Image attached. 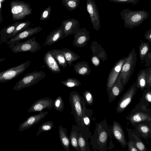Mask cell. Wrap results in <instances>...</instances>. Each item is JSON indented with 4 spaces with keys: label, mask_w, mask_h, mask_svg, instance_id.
Listing matches in <instances>:
<instances>
[{
    "label": "cell",
    "mask_w": 151,
    "mask_h": 151,
    "mask_svg": "<svg viewBox=\"0 0 151 151\" xmlns=\"http://www.w3.org/2000/svg\"><path fill=\"white\" fill-rule=\"evenodd\" d=\"M125 28L130 29L138 26L149 17V13L144 10L133 11L123 9L119 13Z\"/></svg>",
    "instance_id": "cell-1"
},
{
    "label": "cell",
    "mask_w": 151,
    "mask_h": 151,
    "mask_svg": "<svg viewBox=\"0 0 151 151\" xmlns=\"http://www.w3.org/2000/svg\"><path fill=\"white\" fill-rule=\"evenodd\" d=\"M69 101L72 109L71 113L73 116L77 125L80 126L86 109L85 101L78 92L75 91L70 93Z\"/></svg>",
    "instance_id": "cell-2"
},
{
    "label": "cell",
    "mask_w": 151,
    "mask_h": 151,
    "mask_svg": "<svg viewBox=\"0 0 151 151\" xmlns=\"http://www.w3.org/2000/svg\"><path fill=\"white\" fill-rule=\"evenodd\" d=\"M137 55L134 47L126 57L122 65L119 76L121 77L124 86L128 83L133 73L136 64Z\"/></svg>",
    "instance_id": "cell-3"
},
{
    "label": "cell",
    "mask_w": 151,
    "mask_h": 151,
    "mask_svg": "<svg viewBox=\"0 0 151 151\" xmlns=\"http://www.w3.org/2000/svg\"><path fill=\"white\" fill-rule=\"evenodd\" d=\"M43 71H34L26 74L15 84L13 89L18 91L35 85L46 77Z\"/></svg>",
    "instance_id": "cell-4"
},
{
    "label": "cell",
    "mask_w": 151,
    "mask_h": 151,
    "mask_svg": "<svg viewBox=\"0 0 151 151\" xmlns=\"http://www.w3.org/2000/svg\"><path fill=\"white\" fill-rule=\"evenodd\" d=\"M12 18L14 21L23 19L32 13V9L28 3L23 1H12L10 2Z\"/></svg>",
    "instance_id": "cell-5"
},
{
    "label": "cell",
    "mask_w": 151,
    "mask_h": 151,
    "mask_svg": "<svg viewBox=\"0 0 151 151\" xmlns=\"http://www.w3.org/2000/svg\"><path fill=\"white\" fill-rule=\"evenodd\" d=\"M8 45V47L10 48L14 53L27 52L35 53L42 48L40 44L36 40L35 36L25 42L19 41Z\"/></svg>",
    "instance_id": "cell-6"
},
{
    "label": "cell",
    "mask_w": 151,
    "mask_h": 151,
    "mask_svg": "<svg viewBox=\"0 0 151 151\" xmlns=\"http://www.w3.org/2000/svg\"><path fill=\"white\" fill-rule=\"evenodd\" d=\"M30 64L31 61L29 60L0 72V83H4L17 77L27 69Z\"/></svg>",
    "instance_id": "cell-7"
},
{
    "label": "cell",
    "mask_w": 151,
    "mask_h": 151,
    "mask_svg": "<svg viewBox=\"0 0 151 151\" xmlns=\"http://www.w3.org/2000/svg\"><path fill=\"white\" fill-rule=\"evenodd\" d=\"M126 58V57H124L117 60L115 63L109 74L106 82V91L108 96H109L111 88L119 74L122 67Z\"/></svg>",
    "instance_id": "cell-8"
},
{
    "label": "cell",
    "mask_w": 151,
    "mask_h": 151,
    "mask_svg": "<svg viewBox=\"0 0 151 151\" xmlns=\"http://www.w3.org/2000/svg\"><path fill=\"white\" fill-rule=\"evenodd\" d=\"M86 6L94 29L99 31L100 27V17L95 2L94 0H87Z\"/></svg>",
    "instance_id": "cell-9"
},
{
    "label": "cell",
    "mask_w": 151,
    "mask_h": 151,
    "mask_svg": "<svg viewBox=\"0 0 151 151\" xmlns=\"http://www.w3.org/2000/svg\"><path fill=\"white\" fill-rule=\"evenodd\" d=\"M137 91L135 82H134L119 101L116 109L117 113H120L124 111L131 101Z\"/></svg>",
    "instance_id": "cell-10"
},
{
    "label": "cell",
    "mask_w": 151,
    "mask_h": 151,
    "mask_svg": "<svg viewBox=\"0 0 151 151\" xmlns=\"http://www.w3.org/2000/svg\"><path fill=\"white\" fill-rule=\"evenodd\" d=\"M53 103L54 100L48 97L39 99L32 104L28 112H40L45 109L50 110L53 106Z\"/></svg>",
    "instance_id": "cell-11"
},
{
    "label": "cell",
    "mask_w": 151,
    "mask_h": 151,
    "mask_svg": "<svg viewBox=\"0 0 151 151\" xmlns=\"http://www.w3.org/2000/svg\"><path fill=\"white\" fill-rule=\"evenodd\" d=\"M90 32L86 28L79 29L74 34L73 45L81 48L86 46L90 39Z\"/></svg>",
    "instance_id": "cell-12"
},
{
    "label": "cell",
    "mask_w": 151,
    "mask_h": 151,
    "mask_svg": "<svg viewBox=\"0 0 151 151\" xmlns=\"http://www.w3.org/2000/svg\"><path fill=\"white\" fill-rule=\"evenodd\" d=\"M42 29L40 26L34 27H29L12 38L5 43L8 45L14 44L21 40L29 38Z\"/></svg>",
    "instance_id": "cell-13"
},
{
    "label": "cell",
    "mask_w": 151,
    "mask_h": 151,
    "mask_svg": "<svg viewBox=\"0 0 151 151\" xmlns=\"http://www.w3.org/2000/svg\"><path fill=\"white\" fill-rule=\"evenodd\" d=\"M48 111L40 112L39 113L29 116L25 120L20 124L19 130L20 131H22L27 129L37 124L44 118L47 114Z\"/></svg>",
    "instance_id": "cell-14"
},
{
    "label": "cell",
    "mask_w": 151,
    "mask_h": 151,
    "mask_svg": "<svg viewBox=\"0 0 151 151\" xmlns=\"http://www.w3.org/2000/svg\"><path fill=\"white\" fill-rule=\"evenodd\" d=\"M78 127L79 131L78 142L80 151H89L90 150L88 140L91 137V132L88 129L81 126Z\"/></svg>",
    "instance_id": "cell-15"
},
{
    "label": "cell",
    "mask_w": 151,
    "mask_h": 151,
    "mask_svg": "<svg viewBox=\"0 0 151 151\" xmlns=\"http://www.w3.org/2000/svg\"><path fill=\"white\" fill-rule=\"evenodd\" d=\"M61 25L65 37L74 34L80 28L79 21L75 18L64 20L62 21Z\"/></svg>",
    "instance_id": "cell-16"
},
{
    "label": "cell",
    "mask_w": 151,
    "mask_h": 151,
    "mask_svg": "<svg viewBox=\"0 0 151 151\" xmlns=\"http://www.w3.org/2000/svg\"><path fill=\"white\" fill-rule=\"evenodd\" d=\"M64 37L63 26H61L56 29L50 32L45 39L43 45H51Z\"/></svg>",
    "instance_id": "cell-17"
},
{
    "label": "cell",
    "mask_w": 151,
    "mask_h": 151,
    "mask_svg": "<svg viewBox=\"0 0 151 151\" xmlns=\"http://www.w3.org/2000/svg\"><path fill=\"white\" fill-rule=\"evenodd\" d=\"M107 127H106V128ZM106 127H104L101 123L98 124L96 128L97 135V146H100L99 149H103L105 145L106 144L108 138V132L106 130Z\"/></svg>",
    "instance_id": "cell-18"
},
{
    "label": "cell",
    "mask_w": 151,
    "mask_h": 151,
    "mask_svg": "<svg viewBox=\"0 0 151 151\" xmlns=\"http://www.w3.org/2000/svg\"><path fill=\"white\" fill-rule=\"evenodd\" d=\"M112 132L114 137L124 148L127 145L125 134L121 126L118 122L114 121L112 128Z\"/></svg>",
    "instance_id": "cell-19"
},
{
    "label": "cell",
    "mask_w": 151,
    "mask_h": 151,
    "mask_svg": "<svg viewBox=\"0 0 151 151\" xmlns=\"http://www.w3.org/2000/svg\"><path fill=\"white\" fill-rule=\"evenodd\" d=\"M43 61L47 68L52 73H59L60 72L61 69L49 50L44 54Z\"/></svg>",
    "instance_id": "cell-20"
},
{
    "label": "cell",
    "mask_w": 151,
    "mask_h": 151,
    "mask_svg": "<svg viewBox=\"0 0 151 151\" xmlns=\"http://www.w3.org/2000/svg\"><path fill=\"white\" fill-rule=\"evenodd\" d=\"M90 49L91 50L93 55L97 57L103 62L107 60V55L106 51L96 41H93L92 42Z\"/></svg>",
    "instance_id": "cell-21"
},
{
    "label": "cell",
    "mask_w": 151,
    "mask_h": 151,
    "mask_svg": "<svg viewBox=\"0 0 151 151\" xmlns=\"http://www.w3.org/2000/svg\"><path fill=\"white\" fill-rule=\"evenodd\" d=\"M124 87L121 78L119 76L111 88L110 94L109 96V100L110 103L121 94L124 89Z\"/></svg>",
    "instance_id": "cell-22"
},
{
    "label": "cell",
    "mask_w": 151,
    "mask_h": 151,
    "mask_svg": "<svg viewBox=\"0 0 151 151\" xmlns=\"http://www.w3.org/2000/svg\"><path fill=\"white\" fill-rule=\"evenodd\" d=\"M58 132L62 146L66 151H69L70 141L68 135L67 129L60 125L59 127Z\"/></svg>",
    "instance_id": "cell-23"
},
{
    "label": "cell",
    "mask_w": 151,
    "mask_h": 151,
    "mask_svg": "<svg viewBox=\"0 0 151 151\" xmlns=\"http://www.w3.org/2000/svg\"><path fill=\"white\" fill-rule=\"evenodd\" d=\"M19 22H16L13 24L2 28L0 31V40L6 43L11 39V35Z\"/></svg>",
    "instance_id": "cell-24"
},
{
    "label": "cell",
    "mask_w": 151,
    "mask_h": 151,
    "mask_svg": "<svg viewBox=\"0 0 151 151\" xmlns=\"http://www.w3.org/2000/svg\"><path fill=\"white\" fill-rule=\"evenodd\" d=\"M74 70L78 75L85 76L89 75L91 70L87 62L85 61L78 62L74 66Z\"/></svg>",
    "instance_id": "cell-25"
},
{
    "label": "cell",
    "mask_w": 151,
    "mask_h": 151,
    "mask_svg": "<svg viewBox=\"0 0 151 151\" xmlns=\"http://www.w3.org/2000/svg\"><path fill=\"white\" fill-rule=\"evenodd\" d=\"M129 120L133 124L140 123L145 121H150V115L141 111H138L131 115L129 117Z\"/></svg>",
    "instance_id": "cell-26"
},
{
    "label": "cell",
    "mask_w": 151,
    "mask_h": 151,
    "mask_svg": "<svg viewBox=\"0 0 151 151\" xmlns=\"http://www.w3.org/2000/svg\"><path fill=\"white\" fill-rule=\"evenodd\" d=\"M79 129L77 125L73 124L69 135V139L72 147L76 151H80L78 139Z\"/></svg>",
    "instance_id": "cell-27"
},
{
    "label": "cell",
    "mask_w": 151,
    "mask_h": 151,
    "mask_svg": "<svg viewBox=\"0 0 151 151\" xmlns=\"http://www.w3.org/2000/svg\"><path fill=\"white\" fill-rule=\"evenodd\" d=\"M60 66L63 68L67 66V63L61 49H54L49 50Z\"/></svg>",
    "instance_id": "cell-28"
},
{
    "label": "cell",
    "mask_w": 151,
    "mask_h": 151,
    "mask_svg": "<svg viewBox=\"0 0 151 151\" xmlns=\"http://www.w3.org/2000/svg\"><path fill=\"white\" fill-rule=\"evenodd\" d=\"M143 69L140 70L138 73L135 82L136 86L137 88H140L143 90L146 87V73L149 69Z\"/></svg>",
    "instance_id": "cell-29"
},
{
    "label": "cell",
    "mask_w": 151,
    "mask_h": 151,
    "mask_svg": "<svg viewBox=\"0 0 151 151\" xmlns=\"http://www.w3.org/2000/svg\"><path fill=\"white\" fill-rule=\"evenodd\" d=\"M61 50L68 65L71 67L73 62L80 58V57L76 53L67 48H62Z\"/></svg>",
    "instance_id": "cell-30"
},
{
    "label": "cell",
    "mask_w": 151,
    "mask_h": 151,
    "mask_svg": "<svg viewBox=\"0 0 151 151\" xmlns=\"http://www.w3.org/2000/svg\"><path fill=\"white\" fill-rule=\"evenodd\" d=\"M149 42L141 41L140 45L138 46L139 56L141 61L145 60V59L151 50Z\"/></svg>",
    "instance_id": "cell-31"
},
{
    "label": "cell",
    "mask_w": 151,
    "mask_h": 151,
    "mask_svg": "<svg viewBox=\"0 0 151 151\" xmlns=\"http://www.w3.org/2000/svg\"><path fill=\"white\" fill-rule=\"evenodd\" d=\"M31 24V22L28 21L19 22L12 34L11 38L15 37L20 32L29 27Z\"/></svg>",
    "instance_id": "cell-32"
},
{
    "label": "cell",
    "mask_w": 151,
    "mask_h": 151,
    "mask_svg": "<svg viewBox=\"0 0 151 151\" xmlns=\"http://www.w3.org/2000/svg\"><path fill=\"white\" fill-rule=\"evenodd\" d=\"M61 2L67 9L71 12L78 7L80 0H62Z\"/></svg>",
    "instance_id": "cell-33"
},
{
    "label": "cell",
    "mask_w": 151,
    "mask_h": 151,
    "mask_svg": "<svg viewBox=\"0 0 151 151\" xmlns=\"http://www.w3.org/2000/svg\"><path fill=\"white\" fill-rule=\"evenodd\" d=\"M61 83L64 86L69 88L78 86L81 84L78 79L73 78H68L65 81H61Z\"/></svg>",
    "instance_id": "cell-34"
},
{
    "label": "cell",
    "mask_w": 151,
    "mask_h": 151,
    "mask_svg": "<svg viewBox=\"0 0 151 151\" xmlns=\"http://www.w3.org/2000/svg\"><path fill=\"white\" fill-rule=\"evenodd\" d=\"M91 114V110L86 109L85 114L82 118L81 126L89 129L90 126V118Z\"/></svg>",
    "instance_id": "cell-35"
},
{
    "label": "cell",
    "mask_w": 151,
    "mask_h": 151,
    "mask_svg": "<svg viewBox=\"0 0 151 151\" xmlns=\"http://www.w3.org/2000/svg\"><path fill=\"white\" fill-rule=\"evenodd\" d=\"M54 126L53 122L51 121L43 123L39 128L36 133V136H38L41 133L50 130Z\"/></svg>",
    "instance_id": "cell-36"
},
{
    "label": "cell",
    "mask_w": 151,
    "mask_h": 151,
    "mask_svg": "<svg viewBox=\"0 0 151 151\" xmlns=\"http://www.w3.org/2000/svg\"><path fill=\"white\" fill-rule=\"evenodd\" d=\"M64 106L63 101L61 96H58L54 101L53 106L57 111L62 112Z\"/></svg>",
    "instance_id": "cell-37"
},
{
    "label": "cell",
    "mask_w": 151,
    "mask_h": 151,
    "mask_svg": "<svg viewBox=\"0 0 151 151\" xmlns=\"http://www.w3.org/2000/svg\"><path fill=\"white\" fill-rule=\"evenodd\" d=\"M83 95L86 103L89 106L92 105L93 103V98L91 92L88 90H85L83 92Z\"/></svg>",
    "instance_id": "cell-38"
},
{
    "label": "cell",
    "mask_w": 151,
    "mask_h": 151,
    "mask_svg": "<svg viewBox=\"0 0 151 151\" xmlns=\"http://www.w3.org/2000/svg\"><path fill=\"white\" fill-rule=\"evenodd\" d=\"M51 11L50 5L44 9L41 14L40 20L43 21L49 19Z\"/></svg>",
    "instance_id": "cell-39"
},
{
    "label": "cell",
    "mask_w": 151,
    "mask_h": 151,
    "mask_svg": "<svg viewBox=\"0 0 151 151\" xmlns=\"http://www.w3.org/2000/svg\"><path fill=\"white\" fill-rule=\"evenodd\" d=\"M144 92L142 99L148 103L151 102V90L150 88H146Z\"/></svg>",
    "instance_id": "cell-40"
},
{
    "label": "cell",
    "mask_w": 151,
    "mask_h": 151,
    "mask_svg": "<svg viewBox=\"0 0 151 151\" xmlns=\"http://www.w3.org/2000/svg\"><path fill=\"white\" fill-rule=\"evenodd\" d=\"M139 125L138 129L140 132L143 134L146 135L148 134L150 132V127H149L148 125L143 124H140Z\"/></svg>",
    "instance_id": "cell-41"
},
{
    "label": "cell",
    "mask_w": 151,
    "mask_h": 151,
    "mask_svg": "<svg viewBox=\"0 0 151 151\" xmlns=\"http://www.w3.org/2000/svg\"><path fill=\"white\" fill-rule=\"evenodd\" d=\"M110 1L120 3L132 4L135 5L141 0H108Z\"/></svg>",
    "instance_id": "cell-42"
},
{
    "label": "cell",
    "mask_w": 151,
    "mask_h": 151,
    "mask_svg": "<svg viewBox=\"0 0 151 151\" xmlns=\"http://www.w3.org/2000/svg\"><path fill=\"white\" fill-rule=\"evenodd\" d=\"M146 88H150L151 87V66H150L146 73Z\"/></svg>",
    "instance_id": "cell-43"
},
{
    "label": "cell",
    "mask_w": 151,
    "mask_h": 151,
    "mask_svg": "<svg viewBox=\"0 0 151 151\" xmlns=\"http://www.w3.org/2000/svg\"><path fill=\"white\" fill-rule=\"evenodd\" d=\"M100 59L97 57L92 55L91 58V61L92 64L95 67H98L100 65Z\"/></svg>",
    "instance_id": "cell-44"
},
{
    "label": "cell",
    "mask_w": 151,
    "mask_h": 151,
    "mask_svg": "<svg viewBox=\"0 0 151 151\" xmlns=\"http://www.w3.org/2000/svg\"><path fill=\"white\" fill-rule=\"evenodd\" d=\"M135 145L139 151H145L146 150L145 144L142 142H136Z\"/></svg>",
    "instance_id": "cell-45"
},
{
    "label": "cell",
    "mask_w": 151,
    "mask_h": 151,
    "mask_svg": "<svg viewBox=\"0 0 151 151\" xmlns=\"http://www.w3.org/2000/svg\"><path fill=\"white\" fill-rule=\"evenodd\" d=\"M128 146V151H138L135 143L133 141H129L127 143Z\"/></svg>",
    "instance_id": "cell-46"
},
{
    "label": "cell",
    "mask_w": 151,
    "mask_h": 151,
    "mask_svg": "<svg viewBox=\"0 0 151 151\" xmlns=\"http://www.w3.org/2000/svg\"><path fill=\"white\" fill-rule=\"evenodd\" d=\"M145 67H150L151 66V52H149L145 60Z\"/></svg>",
    "instance_id": "cell-47"
},
{
    "label": "cell",
    "mask_w": 151,
    "mask_h": 151,
    "mask_svg": "<svg viewBox=\"0 0 151 151\" xmlns=\"http://www.w3.org/2000/svg\"><path fill=\"white\" fill-rule=\"evenodd\" d=\"M144 37L145 39L148 40L149 42H151V28L146 31Z\"/></svg>",
    "instance_id": "cell-48"
},
{
    "label": "cell",
    "mask_w": 151,
    "mask_h": 151,
    "mask_svg": "<svg viewBox=\"0 0 151 151\" xmlns=\"http://www.w3.org/2000/svg\"><path fill=\"white\" fill-rule=\"evenodd\" d=\"M1 3H0V23H1L3 21V19L1 13Z\"/></svg>",
    "instance_id": "cell-49"
},
{
    "label": "cell",
    "mask_w": 151,
    "mask_h": 151,
    "mask_svg": "<svg viewBox=\"0 0 151 151\" xmlns=\"http://www.w3.org/2000/svg\"><path fill=\"white\" fill-rule=\"evenodd\" d=\"M5 59L4 58H0V63L5 60Z\"/></svg>",
    "instance_id": "cell-50"
},
{
    "label": "cell",
    "mask_w": 151,
    "mask_h": 151,
    "mask_svg": "<svg viewBox=\"0 0 151 151\" xmlns=\"http://www.w3.org/2000/svg\"><path fill=\"white\" fill-rule=\"evenodd\" d=\"M2 42L0 40V45L1 44Z\"/></svg>",
    "instance_id": "cell-51"
}]
</instances>
